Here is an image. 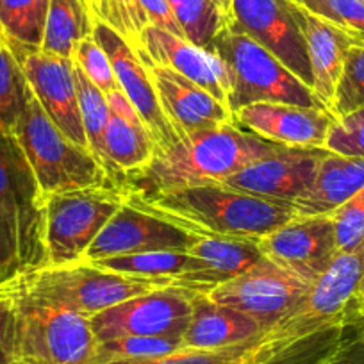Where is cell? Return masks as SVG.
I'll list each match as a JSON object with an SVG mask.
<instances>
[{
	"instance_id": "1",
	"label": "cell",
	"mask_w": 364,
	"mask_h": 364,
	"mask_svg": "<svg viewBox=\"0 0 364 364\" xmlns=\"http://www.w3.org/2000/svg\"><path fill=\"white\" fill-rule=\"evenodd\" d=\"M281 146L230 122L184 136L170 149L154 154L149 164L120 177L117 186L125 197L146 200L184 188L215 184Z\"/></svg>"
},
{
	"instance_id": "2",
	"label": "cell",
	"mask_w": 364,
	"mask_h": 364,
	"mask_svg": "<svg viewBox=\"0 0 364 364\" xmlns=\"http://www.w3.org/2000/svg\"><path fill=\"white\" fill-rule=\"evenodd\" d=\"M363 272L364 241L353 250L341 252L309 291L266 328L255 346L257 363L286 364L302 353L309 357L359 316L357 289Z\"/></svg>"
},
{
	"instance_id": "3",
	"label": "cell",
	"mask_w": 364,
	"mask_h": 364,
	"mask_svg": "<svg viewBox=\"0 0 364 364\" xmlns=\"http://www.w3.org/2000/svg\"><path fill=\"white\" fill-rule=\"evenodd\" d=\"M127 204L195 237L259 241L295 218L293 202L230 190L220 182L184 188Z\"/></svg>"
},
{
	"instance_id": "4",
	"label": "cell",
	"mask_w": 364,
	"mask_h": 364,
	"mask_svg": "<svg viewBox=\"0 0 364 364\" xmlns=\"http://www.w3.org/2000/svg\"><path fill=\"white\" fill-rule=\"evenodd\" d=\"M0 296L11 311L15 364H95L90 318L33 291L18 272L0 282Z\"/></svg>"
},
{
	"instance_id": "5",
	"label": "cell",
	"mask_w": 364,
	"mask_h": 364,
	"mask_svg": "<svg viewBox=\"0 0 364 364\" xmlns=\"http://www.w3.org/2000/svg\"><path fill=\"white\" fill-rule=\"evenodd\" d=\"M13 136L22 146L43 195L117 186L109 171L90 150L72 143L55 127L41 109L33 90Z\"/></svg>"
},
{
	"instance_id": "6",
	"label": "cell",
	"mask_w": 364,
	"mask_h": 364,
	"mask_svg": "<svg viewBox=\"0 0 364 364\" xmlns=\"http://www.w3.org/2000/svg\"><path fill=\"white\" fill-rule=\"evenodd\" d=\"M209 50L218 54L230 73L227 107L234 114L257 102L295 104L327 109L307 84H304L281 59L247 34L229 27L215 38ZM328 111V109H327Z\"/></svg>"
},
{
	"instance_id": "7",
	"label": "cell",
	"mask_w": 364,
	"mask_h": 364,
	"mask_svg": "<svg viewBox=\"0 0 364 364\" xmlns=\"http://www.w3.org/2000/svg\"><path fill=\"white\" fill-rule=\"evenodd\" d=\"M18 273L33 291L87 318L134 296L173 286L166 281L106 272L86 261L18 269Z\"/></svg>"
},
{
	"instance_id": "8",
	"label": "cell",
	"mask_w": 364,
	"mask_h": 364,
	"mask_svg": "<svg viewBox=\"0 0 364 364\" xmlns=\"http://www.w3.org/2000/svg\"><path fill=\"white\" fill-rule=\"evenodd\" d=\"M125 202L127 197L118 186L45 195V266L80 261Z\"/></svg>"
},
{
	"instance_id": "9",
	"label": "cell",
	"mask_w": 364,
	"mask_h": 364,
	"mask_svg": "<svg viewBox=\"0 0 364 364\" xmlns=\"http://www.w3.org/2000/svg\"><path fill=\"white\" fill-rule=\"evenodd\" d=\"M45 195L13 132L0 129V209L11 222L18 245L20 269L47 264Z\"/></svg>"
},
{
	"instance_id": "10",
	"label": "cell",
	"mask_w": 364,
	"mask_h": 364,
	"mask_svg": "<svg viewBox=\"0 0 364 364\" xmlns=\"http://www.w3.org/2000/svg\"><path fill=\"white\" fill-rule=\"evenodd\" d=\"M193 289L168 286L117 304L90 318L97 339L124 336L182 338L190 325Z\"/></svg>"
},
{
	"instance_id": "11",
	"label": "cell",
	"mask_w": 364,
	"mask_h": 364,
	"mask_svg": "<svg viewBox=\"0 0 364 364\" xmlns=\"http://www.w3.org/2000/svg\"><path fill=\"white\" fill-rule=\"evenodd\" d=\"M4 45L18 61L33 95L45 114L70 141L87 149L77 97L73 59L45 54L38 47H27L16 41H4Z\"/></svg>"
},
{
	"instance_id": "12",
	"label": "cell",
	"mask_w": 364,
	"mask_h": 364,
	"mask_svg": "<svg viewBox=\"0 0 364 364\" xmlns=\"http://www.w3.org/2000/svg\"><path fill=\"white\" fill-rule=\"evenodd\" d=\"M225 27L262 45L313 90L306 41L291 0H230Z\"/></svg>"
},
{
	"instance_id": "13",
	"label": "cell",
	"mask_w": 364,
	"mask_h": 364,
	"mask_svg": "<svg viewBox=\"0 0 364 364\" xmlns=\"http://www.w3.org/2000/svg\"><path fill=\"white\" fill-rule=\"evenodd\" d=\"M309 288L311 284L302 279L262 259L240 277L216 286L208 296L220 306L232 307L254 318L266 331L281 320Z\"/></svg>"
},
{
	"instance_id": "14",
	"label": "cell",
	"mask_w": 364,
	"mask_h": 364,
	"mask_svg": "<svg viewBox=\"0 0 364 364\" xmlns=\"http://www.w3.org/2000/svg\"><path fill=\"white\" fill-rule=\"evenodd\" d=\"M262 257L313 284L338 257L331 216H295L257 241Z\"/></svg>"
},
{
	"instance_id": "15",
	"label": "cell",
	"mask_w": 364,
	"mask_h": 364,
	"mask_svg": "<svg viewBox=\"0 0 364 364\" xmlns=\"http://www.w3.org/2000/svg\"><path fill=\"white\" fill-rule=\"evenodd\" d=\"M93 38L109 58L120 90L124 91L129 102L132 104L136 113L139 114L143 124L152 134L156 152L173 146L181 138L161 107L146 63H143L141 58L132 50L131 45L106 23H95Z\"/></svg>"
},
{
	"instance_id": "16",
	"label": "cell",
	"mask_w": 364,
	"mask_h": 364,
	"mask_svg": "<svg viewBox=\"0 0 364 364\" xmlns=\"http://www.w3.org/2000/svg\"><path fill=\"white\" fill-rule=\"evenodd\" d=\"M325 154L327 149L281 146L269 156L247 164L220 184L257 197L293 202L311 186Z\"/></svg>"
},
{
	"instance_id": "17",
	"label": "cell",
	"mask_w": 364,
	"mask_h": 364,
	"mask_svg": "<svg viewBox=\"0 0 364 364\" xmlns=\"http://www.w3.org/2000/svg\"><path fill=\"white\" fill-rule=\"evenodd\" d=\"M197 240L152 215L139 211L125 202L124 208L107 222L102 232L90 245L80 261H97L145 252L188 250Z\"/></svg>"
},
{
	"instance_id": "18",
	"label": "cell",
	"mask_w": 364,
	"mask_h": 364,
	"mask_svg": "<svg viewBox=\"0 0 364 364\" xmlns=\"http://www.w3.org/2000/svg\"><path fill=\"white\" fill-rule=\"evenodd\" d=\"M141 45L143 63H156L173 70L227 106L230 73L218 54L150 23L143 29Z\"/></svg>"
},
{
	"instance_id": "19",
	"label": "cell",
	"mask_w": 364,
	"mask_h": 364,
	"mask_svg": "<svg viewBox=\"0 0 364 364\" xmlns=\"http://www.w3.org/2000/svg\"><path fill=\"white\" fill-rule=\"evenodd\" d=\"M232 120L240 127L277 145L325 149V139L336 117L320 107L257 102L237 111Z\"/></svg>"
},
{
	"instance_id": "20",
	"label": "cell",
	"mask_w": 364,
	"mask_h": 364,
	"mask_svg": "<svg viewBox=\"0 0 364 364\" xmlns=\"http://www.w3.org/2000/svg\"><path fill=\"white\" fill-rule=\"evenodd\" d=\"M161 107L178 138L230 124L232 113L191 80L156 63H146Z\"/></svg>"
},
{
	"instance_id": "21",
	"label": "cell",
	"mask_w": 364,
	"mask_h": 364,
	"mask_svg": "<svg viewBox=\"0 0 364 364\" xmlns=\"http://www.w3.org/2000/svg\"><path fill=\"white\" fill-rule=\"evenodd\" d=\"M293 11L306 41L307 58L313 73V93L332 113L336 87L341 77L346 52L353 43L363 41L364 36L320 18L295 2Z\"/></svg>"
},
{
	"instance_id": "22",
	"label": "cell",
	"mask_w": 364,
	"mask_h": 364,
	"mask_svg": "<svg viewBox=\"0 0 364 364\" xmlns=\"http://www.w3.org/2000/svg\"><path fill=\"white\" fill-rule=\"evenodd\" d=\"M188 252L193 257V266L175 284L204 295L216 286L240 277L264 259L257 241L250 240L197 237Z\"/></svg>"
},
{
	"instance_id": "23",
	"label": "cell",
	"mask_w": 364,
	"mask_h": 364,
	"mask_svg": "<svg viewBox=\"0 0 364 364\" xmlns=\"http://www.w3.org/2000/svg\"><path fill=\"white\" fill-rule=\"evenodd\" d=\"M109 120L104 132L107 171L117 184L125 173L139 170L154 157L156 143L122 90L106 95Z\"/></svg>"
},
{
	"instance_id": "24",
	"label": "cell",
	"mask_w": 364,
	"mask_h": 364,
	"mask_svg": "<svg viewBox=\"0 0 364 364\" xmlns=\"http://www.w3.org/2000/svg\"><path fill=\"white\" fill-rule=\"evenodd\" d=\"M264 328L247 314L213 302L204 293L195 291L191 318L181 338V348L220 350L261 338Z\"/></svg>"
},
{
	"instance_id": "25",
	"label": "cell",
	"mask_w": 364,
	"mask_h": 364,
	"mask_svg": "<svg viewBox=\"0 0 364 364\" xmlns=\"http://www.w3.org/2000/svg\"><path fill=\"white\" fill-rule=\"evenodd\" d=\"M364 186V159L328 152L306 193L293 200L296 216H332Z\"/></svg>"
},
{
	"instance_id": "26",
	"label": "cell",
	"mask_w": 364,
	"mask_h": 364,
	"mask_svg": "<svg viewBox=\"0 0 364 364\" xmlns=\"http://www.w3.org/2000/svg\"><path fill=\"white\" fill-rule=\"evenodd\" d=\"M95 22L82 0H48L43 40L40 50L58 58L73 59L75 47L93 34Z\"/></svg>"
},
{
	"instance_id": "27",
	"label": "cell",
	"mask_w": 364,
	"mask_h": 364,
	"mask_svg": "<svg viewBox=\"0 0 364 364\" xmlns=\"http://www.w3.org/2000/svg\"><path fill=\"white\" fill-rule=\"evenodd\" d=\"M87 262V261H86ZM106 272L129 275V277L154 279V281H166L177 286L175 282L186 275L193 266V257L188 250H163L145 252V254L120 255V257H106L90 261Z\"/></svg>"
},
{
	"instance_id": "28",
	"label": "cell",
	"mask_w": 364,
	"mask_h": 364,
	"mask_svg": "<svg viewBox=\"0 0 364 364\" xmlns=\"http://www.w3.org/2000/svg\"><path fill=\"white\" fill-rule=\"evenodd\" d=\"M182 36L197 47L209 48L225 29L227 15L213 0H166Z\"/></svg>"
},
{
	"instance_id": "29",
	"label": "cell",
	"mask_w": 364,
	"mask_h": 364,
	"mask_svg": "<svg viewBox=\"0 0 364 364\" xmlns=\"http://www.w3.org/2000/svg\"><path fill=\"white\" fill-rule=\"evenodd\" d=\"M48 0H0V38L40 48Z\"/></svg>"
},
{
	"instance_id": "30",
	"label": "cell",
	"mask_w": 364,
	"mask_h": 364,
	"mask_svg": "<svg viewBox=\"0 0 364 364\" xmlns=\"http://www.w3.org/2000/svg\"><path fill=\"white\" fill-rule=\"evenodd\" d=\"M95 23H106L117 31L132 50L143 58L141 34L149 26L145 11L138 0H82Z\"/></svg>"
},
{
	"instance_id": "31",
	"label": "cell",
	"mask_w": 364,
	"mask_h": 364,
	"mask_svg": "<svg viewBox=\"0 0 364 364\" xmlns=\"http://www.w3.org/2000/svg\"><path fill=\"white\" fill-rule=\"evenodd\" d=\"M73 66H75L77 97H79L80 118H82L87 149L107 170L106 150H104V132H106L107 120H109V104H107L106 95L84 75L82 70L75 63H73Z\"/></svg>"
},
{
	"instance_id": "32",
	"label": "cell",
	"mask_w": 364,
	"mask_h": 364,
	"mask_svg": "<svg viewBox=\"0 0 364 364\" xmlns=\"http://www.w3.org/2000/svg\"><path fill=\"white\" fill-rule=\"evenodd\" d=\"M31 86L18 61L6 45L0 47V129L13 132L27 99Z\"/></svg>"
},
{
	"instance_id": "33",
	"label": "cell",
	"mask_w": 364,
	"mask_h": 364,
	"mask_svg": "<svg viewBox=\"0 0 364 364\" xmlns=\"http://www.w3.org/2000/svg\"><path fill=\"white\" fill-rule=\"evenodd\" d=\"M181 350V338L164 336H124L100 341L95 364L118 363V360H143L163 357Z\"/></svg>"
},
{
	"instance_id": "34",
	"label": "cell",
	"mask_w": 364,
	"mask_h": 364,
	"mask_svg": "<svg viewBox=\"0 0 364 364\" xmlns=\"http://www.w3.org/2000/svg\"><path fill=\"white\" fill-rule=\"evenodd\" d=\"M259 338L241 345L220 350H186L181 348L163 357L143 360H118L107 364H259L255 359V346Z\"/></svg>"
},
{
	"instance_id": "35",
	"label": "cell",
	"mask_w": 364,
	"mask_h": 364,
	"mask_svg": "<svg viewBox=\"0 0 364 364\" xmlns=\"http://www.w3.org/2000/svg\"><path fill=\"white\" fill-rule=\"evenodd\" d=\"M364 107V40L348 48L336 87L332 114L336 118Z\"/></svg>"
},
{
	"instance_id": "36",
	"label": "cell",
	"mask_w": 364,
	"mask_h": 364,
	"mask_svg": "<svg viewBox=\"0 0 364 364\" xmlns=\"http://www.w3.org/2000/svg\"><path fill=\"white\" fill-rule=\"evenodd\" d=\"M306 364H364V316H355L323 346L307 357Z\"/></svg>"
},
{
	"instance_id": "37",
	"label": "cell",
	"mask_w": 364,
	"mask_h": 364,
	"mask_svg": "<svg viewBox=\"0 0 364 364\" xmlns=\"http://www.w3.org/2000/svg\"><path fill=\"white\" fill-rule=\"evenodd\" d=\"M73 63L84 72V75L95 84L104 95H109L113 91L120 90L114 70L111 66L109 58L104 52V48L97 43L93 34L84 38L73 52Z\"/></svg>"
},
{
	"instance_id": "38",
	"label": "cell",
	"mask_w": 364,
	"mask_h": 364,
	"mask_svg": "<svg viewBox=\"0 0 364 364\" xmlns=\"http://www.w3.org/2000/svg\"><path fill=\"white\" fill-rule=\"evenodd\" d=\"M325 149L339 156L364 159V107L336 118L328 129Z\"/></svg>"
},
{
	"instance_id": "39",
	"label": "cell",
	"mask_w": 364,
	"mask_h": 364,
	"mask_svg": "<svg viewBox=\"0 0 364 364\" xmlns=\"http://www.w3.org/2000/svg\"><path fill=\"white\" fill-rule=\"evenodd\" d=\"M313 15L364 36V0H293Z\"/></svg>"
},
{
	"instance_id": "40",
	"label": "cell",
	"mask_w": 364,
	"mask_h": 364,
	"mask_svg": "<svg viewBox=\"0 0 364 364\" xmlns=\"http://www.w3.org/2000/svg\"><path fill=\"white\" fill-rule=\"evenodd\" d=\"M338 252H350L364 241V186L331 216Z\"/></svg>"
},
{
	"instance_id": "41",
	"label": "cell",
	"mask_w": 364,
	"mask_h": 364,
	"mask_svg": "<svg viewBox=\"0 0 364 364\" xmlns=\"http://www.w3.org/2000/svg\"><path fill=\"white\" fill-rule=\"evenodd\" d=\"M18 269V245H16L15 230L6 213L0 209V282L11 277Z\"/></svg>"
},
{
	"instance_id": "42",
	"label": "cell",
	"mask_w": 364,
	"mask_h": 364,
	"mask_svg": "<svg viewBox=\"0 0 364 364\" xmlns=\"http://www.w3.org/2000/svg\"><path fill=\"white\" fill-rule=\"evenodd\" d=\"M138 2L143 8V11H145L150 26L161 27V29L175 34V36L184 38L182 36L181 27L177 26L173 15H171L170 6H168L166 0H138Z\"/></svg>"
},
{
	"instance_id": "43",
	"label": "cell",
	"mask_w": 364,
	"mask_h": 364,
	"mask_svg": "<svg viewBox=\"0 0 364 364\" xmlns=\"http://www.w3.org/2000/svg\"><path fill=\"white\" fill-rule=\"evenodd\" d=\"M0 364H15L11 311L2 296H0Z\"/></svg>"
},
{
	"instance_id": "44",
	"label": "cell",
	"mask_w": 364,
	"mask_h": 364,
	"mask_svg": "<svg viewBox=\"0 0 364 364\" xmlns=\"http://www.w3.org/2000/svg\"><path fill=\"white\" fill-rule=\"evenodd\" d=\"M216 6H218L220 9H222L223 13L227 15V11H229V4H230V0H213Z\"/></svg>"
},
{
	"instance_id": "45",
	"label": "cell",
	"mask_w": 364,
	"mask_h": 364,
	"mask_svg": "<svg viewBox=\"0 0 364 364\" xmlns=\"http://www.w3.org/2000/svg\"><path fill=\"white\" fill-rule=\"evenodd\" d=\"M2 45H4V41H2V38H0V47H2Z\"/></svg>"
}]
</instances>
